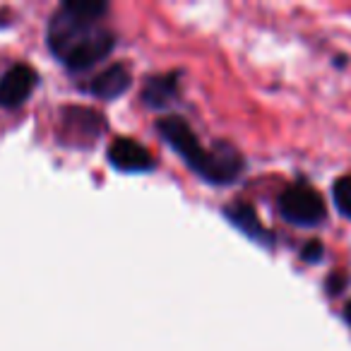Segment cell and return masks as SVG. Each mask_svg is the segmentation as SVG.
Returning <instances> with one entry per match:
<instances>
[{"label": "cell", "instance_id": "obj_1", "mask_svg": "<svg viewBox=\"0 0 351 351\" xmlns=\"http://www.w3.org/2000/svg\"><path fill=\"white\" fill-rule=\"evenodd\" d=\"M106 12L97 0H70L51 17L49 46L70 70H87L113 49V36L99 17Z\"/></svg>", "mask_w": 351, "mask_h": 351}, {"label": "cell", "instance_id": "obj_2", "mask_svg": "<svg viewBox=\"0 0 351 351\" xmlns=\"http://www.w3.org/2000/svg\"><path fill=\"white\" fill-rule=\"evenodd\" d=\"M279 212L287 221L301 226H315L325 219V202L320 193H315L306 183L289 186L279 197Z\"/></svg>", "mask_w": 351, "mask_h": 351}, {"label": "cell", "instance_id": "obj_3", "mask_svg": "<svg viewBox=\"0 0 351 351\" xmlns=\"http://www.w3.org/2000/svg\"><path fill=\"white\" fill-rule=\"evenodd\" d=\"M156 128H159L161 137H164V140L188 161V166H191L193 171H197L200 176L205 173L207 159H210V149H205V147L197 142L195 132L188 128V123L183 121V118L166 116L156 123Z\"/></svg>", "mask_w": 351, "mask_h": 351}, {"label": "cell", "instance_id": "obj_4", "mask_svg": "<svg viewBox=\"0 0 351 351\" xmlns=\"http://www.w3.org/2000/svg\"><path fill=\"white\" fill-rule=\"evenodd\" d=\"M36 87V73L32 65L17 63L0 77V104L8 108L22 106Z\"/></svg>", "mask_w": 351, "mask_h": 351}, {"label": "cell", "instance_id": "obj_5", "mask_svg": "<svg viewBox=\"0 0 351 351\" xmlns=\"http://www.w3.org/2000/svg\"><path fill=\"white\" fill-rule=\"evenodd\" d=\"M108 161L116 166L118 171H128V173H142L154 166L152 154L142 145L128 137H118L108 147Z\"/></svg>", "mask_w": 351, "mask_h": 351}, {"label": "cell", "instance_id": "obj_6", "mask_svg": "<svg viewBox=\"0 0 351 351\" xmlns=\"http://www.w3.org/2000/svg\"><path fill=\"white\" fill-rule=\"evenodd\" d=\"M243 161L241 154L229 145H217L215 149H210V159H207V169L202 173V178L212 183H231L241 176Z\"/></svg>", "mask_w": 351, "mask_h": 351}, {"label": "cell", "instance_id": "obj_7", "mask_svg": "<svg viewBox=\"0 0 351 351\" xmlns=\"http://www.w3.org/2000/svg\"><path fill=\"white\" fill-rule=\"evenodd\" d=\"M128 87H130V73H128V68H123V65H111V68H106L104 73H99L97 77H94L92 82V94L99 99H116L121 97L123 92H128Z\"/></svg>", "mask_w": 351, "mask_h": 351}, {"label": "cell", "instance_id": "obj_8", "mask_svg": "<svg viewBox=\"0 0 351 351\" xmlns=\"http://www.w3.org/2000/svg\"><path fill=\"white\" fill-rule=\"evenodd\" d=\"M226 217H229L243 234H248L250 239H255V241L267 239V231H265V226L260 224L255 210L250 205H245V202H231V205L226 207Z\"/></svg>", "mask_w": 351, "mask_h": 351}, {"label": "cell", "instance_id": "obj_9", "mask_svg": "<svg viewBox=\"0 0 351 351\" xmlns=\"http://www.w3.org/2000/svg\"><path fill=\"white\" fill-rule=\"evenodd\" d=\"M173 97H176V77H161V75H154L145 84V92H142L145 104H149L154 108L166 106Z\"/></svg>", "mask_w": 351, "mask_h": 351}, {"label": "cell", "instance_id": "obj_10", "mask_svg": "<svg viewBox=\"0 0 351 351\" xmlns=\"http://www.w3.org/2000/svg\"><path fill=\"white\" fill-rule=\"evenodd\" d=\"M332 193H335L337 210L344 217H351V176H341L339 181L335 183V188H332Z\"/></svg>", "mask_w": 351, "mask_h": 351}, {"label": "cell", "instance_id": "obj_11", "mask_svg": "<svg viewBox=\"0 0 351 351\" xmlns=\"http://www.w3.org/2000/svg\"><path fill=\"white\" fill-rule=\"evenodd\" d=\"M303 260H308V263H317V260L322 258V243L320 241H308L306 245H303Z\"/></svg>", "mask_w": 351, "mask_h": 351}, {"label": "cell", "instance_id": "obj_12", "mask_svg": "<svg viewBox=\"0 0 351 351\" xmlns=\"http://www.w3.org/2000/svg\"><path fill=\"white\" fill-rule=\"evenodd\" d=\"M344 287H346V277L341 272H337V274H332V277H327V291H330V293H339Z\"/></svg>", "mask_w": 351, "mask_h": 351}, {"label": "cell", "instance_id": "obj_13", "mask_svg": "<svg viewBox=\"0 0 351 351\" xmlns=\"http://www.w3.org/2000/svg\"><path fill=\"white\" fill-rule=\"evenodd\" d=\"M344 320L349 322V327H351V301L346 303V308H344Z\"/></svg>", "mask_w": 351, "mask_h": 351}]
</instances>
